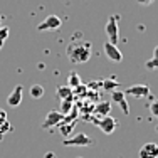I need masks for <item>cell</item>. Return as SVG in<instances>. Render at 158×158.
<instances>
[{
  "instance_id": "obj_19",
  "label": "cell",
  "mask_w": 158,
  "mask_h": 158,
  "mask_svg": "<svg viewBox=\"0 0 158 158\" xmlns=\"http://www.w3.org/2000/svg\"><path fill=\"white\" fill-rule=\"evenodd\" d=\"M146 67H148V69H158V59L152 57L150 61H146Z\"/></svg>"
},
{
  "instance_id": "obj_21",
  "label": "cell",
  "mask_w": 158,
  "mask_h": 158,
  "mask_svg": "<svg viewBox=\"0 0 158 158\" xmlns=\"http://www.w3.org/2000/svg\"><path fill=\"white\" fill-rule=\"evenodd\" d=\"M5 121H9V119H7V111L5 110H0V125L5 123Z\"/></svg>"
},
{
  "instance_id": "obj_13",
  "label": "cell",
  "mask_w": 158,
  "mask_h": 158,
  "mask_svg": "<svg viewBox=\"0 0 158 158\" xmlns=\"http://www.w3.org/2000/svg\"><path fill=\"white\" fill-rule=\"evenodd\" d=\"M57 96L59 99H73L74 93H73V88H69V86H59L57 88Z\"/></svg>"
},
{
  "instance_id": "obj_25",
  "label": "cell",
  "mask_w": 158,
  "mask_h": 158,
  "mask_svg": "<svg viewBox=\"0 0 158 158\" xmlns=\"http://www.w3.org/2000/svg\"><path fill=\"white\" fill-rule=\"evenodd\" d=\"M0 24H2V15H0Z\"/></svg>"
},
{
  "instance_id": "obj_24",
  "label": "cell",
  "mask_w": 158,
  "mask_h": 158,
  "mask_svg": "<svg viewBox=\"0 0 158 158\" xmlns=\"http://www.w3.org/2000/svg\"><path fill=\"white\" fill-rule=\"evenodd\" d=\"M153 57H156V59H158V46L155 47V51H153Z\"/></svg>"
},
{
  "instance_id": "obj_5",
  "label": "cell",
  "mask_w": 158,
  "mask_h": 158,
  "mask_svg": "<svg viewBox=\"0 0 158 158\" xmlns=\"http://www.w3.org/2000/svg\"><path fill=\"white\" fill-rule=\"evenodd\" d=\"M64 118H66V114L61 111H49L47 113V116H46V119H44V123H42V128L44 130H51V128H54V126H57V125H61V123L64 121Z\"/></svg>"
},
{
  "instance_id": "obj_15",
  "label": "cell",
  "mask_w": 158,
  "mask_h": 158,
  "mask_svg": "<svg viewBox=\"0 0 158 158\" xmlns=\"http://www.w3.org/2000/svg\"><path fill=\"white\" fill-rule=\"evenodd\" d=\"M73 108H74V103H73V99H62L61 101V113H64V114H69L71 111H73Z\"/></svg>"
},
{
  "instance_id": "obj_4",
  "label": "cell",
  "mask_w": 158,
  "mask_h": 158,
  "mask_svg": "<svg viewBox=\"0 0 158 158\" xmlns=\"http://www.w3.org/2000/svg\"><path fill=\"white\" fill-rule=\"evenodd\" d=\"M61 25H62V20L57 15H47L39 25H37V31H39V32H44V31H57V29H61Z\"/></svg>"
},
{
  "instance_id": "obj_6",
  "label": "cell",
  "mask_w": 158,
  "mask_h": 158,
  "mask_svg": "<svg viewBox=\"0 0 158 158\" xmlns=\"http://www.w3.org/2000/svg\"><path fill=\"white\" fill-rule=\"evenodd\" d=\"M93 143V138H89L86 133H76L73 138L64 140V146H91Z\"/></svg>"
},
{
  "instance_id": "obj_14",
  "label": "cell",
  "mask_w": 158,
  "mask_h": 158,
  "mask_svg": "<svg viewBox=\"0 0 158 158\" xmlns=\"http://www.w3.org/2000/svg\"><path fill=\"white\" fill-rule=\"evenodd\" d=\"M29 94H31L34 99H40L44 96V88L40 84H32L31 89H29Z\"/></svg>"
},
{
  "instance_id": "obj_23",
  "label": "cell",
  "mask_w": 158,
  "mask_h": 158,
  "mask_svg": "<svg viewBox=\"0 0 158 158\" xmlns=\"http://www.w3.org/2000/svg\"><path fill=\"white\" fill-rule=\"evenodd\" d=\"M110 86H111V88H113V86H118V82H104V88H110Z\"/></svg>"
},
{
  "instance_id": "obj_11",
  "label": "cell",
  "mask_w": 158,
  "mask_h": 158,
  "mask_svg": "<svg viewBox=\"0 0 158 158\" xmlns=\"http://www.w3.org/2000/svg\"><path fill=\"white\" fill-rule=\"evenodd\" d=\"M111 101L113 103H118L125 114H130V108H128V103H126L125 91H111Z\"/></svg>"
},
{
  "instance_id": "obj_18",
  "label": "cell",
  "mask_w": 158,
  "mask_h": 158,
  "mask_svg": "<svg viewBox=\"0 0 158 158\" xmlns=\"http://www.w3.org/2000/svg\"><path fill=\"white\" fill-rule=\"evenodd\" d=\"M10 131H12V125H10L9 121L2 123V125H0V138H2V135H5V133H10Z\"/></svg>"
},
{
  "instance_id": "obj_10",
  "label": "cell",
  "mask_w": 158,
  "mask_h": 158,
  "mask_svg": "<svg viewBox=\"0 0 158 158\" xmlns=\"http://www.w3.org/2000/svg\"><path fill=\"white\" fill-rule=\"evenodd\" d=\"M140 158H158V145L156 143H145L138 152Z\"/></svg>"
},
{
  "instance_id": "obj_2",
  "label": "cell",
  "mask_w": 158,
  "mask_h": 158,
  "mask_svg": "<svg viewBox=\"0 0 158 158\" xmlns=\"http://www.w3.org/2000/svg\"><path fill=\"white\" fill-rule=\"evenodd\" d=\"M89 121L94 123V125L99 128V130L103 131L104 135L114 133L116 126H118V121H116L113 116H101V118H94V119H89Z\"/></svg>"
},
{
  "instance_id": "obj_7",
  "label": "cell",
  "mask_w": 158,
  "mask_h": 158,
  "mask_svg": "<svg viewBox=\"0 0 158 158\" xmlns=\"http://www.w3.org/2000/svg\"><path fill=\"white\" fill-rule=\"evenodd\" d=\"M103 51H104V54H106V57L110 59V61H113V62H121V61H123L121 51L118 49V46H116V44H111L110 40H108V42H104Z\"/></svg>"
},
{
  "instance_id": "obj_3",
  "label": "cell",
  "mask_w": 158,
  "mask_h": 158,
  "mask_svg": "<svg viewBox=\"0 0 158 158\" xmlns=\"http://www.w3.org/2000/svg\"><path fill=\"white\" fill-rule=\"evenodd\" d=\"M118 20L119 17L118 15H111L108 19L106 22V27H104V31H106V35H108V40H110L111 44H116L119 39V25H118Z\"/></svg>"
},
{
  "instance_id": "obj_20",
  "label": "cell",
  "mask_w": 158,
  "mask_h": 158,
  "mask_svg": "<svg viewBox=\"0 0 158 158\" xmlns=\"http://www.w3.org/2000/svg\"><path fill=\"white\" fill-rule=\"evenodd\" d=\"M150 113H152L153 116H156V118H158V99H155L152 104H150Z\"/></svg>"
},
{
  "instance_id": "obj_8",
  "label": "cell",
  "mask_w": 158,
  "mask_h": 158,
  "mask_svg": "<svg viewBox=\"0 0 158 158\" xmlns=\"http://www.w3.org/2000/svg\"><path fill=\"white\" fill-rule=\"evenodd\" d=\"M126 96H133V98H146L150 94V88L146 84H135L125 89Z\"/></svg>"
},
{
  "instance_id": "obj_17",
  "label": "cell",
  "mask_w": 158,
  "mask_h": 158,
  "mask_svg": "<svg viewBox=\"0 0 158 158\" xmlns=\"http://www.w3.org/2000/svg\"><path fill=\"white\" fill-rule=\"evenodd\" d=\"M9 34H10L9 27H0V49L3 47V42L7 40V37H9Z\"/></svg>"
},
{
  "instance_id": "obj_1",
  "label": "cell",
  "mask_w": 158,
  "mask_h": 158,
  "mask_svg": "<svg viewBox=\"0 0 158 158\" xmlns=\"http://www.w3.org/2000/svg\"><path fill=\"white\" fill-rule=\"evenodd\" d=\"M67 57L73 64L88 62L91 57V42L88 40H74L67 47Z\"/></svg>"
},
{
  "instance_id": "obj_22",
  "label": "cell",
  "mask_w": 158,
  "mask_h": 158,
  "mask_svg": "<svg viewBox=\"0 0 158 158\" xmlns=\"http://www.w3.org/2000/svg\"><path fill=\"white\" fill-rule=\"evenodd\" d=\"M153 2L155 0H138V3H141V5H152Z\"/></svg>"
},
{
  "instance_id": "obj_12",
  "label": "cell",
  "mask_w": 158,
  "mask_h": 158,
  "mask_svg": "<svg viewBox=\"0 0 158 158\" xmlns=\"http://www.w3.org/2000/svg\"><path fill=\"white\" fill-rule=\"evenodd\" d=\"M111 101H103V103H98L96 106H94V113L98 116H110V113H111Z\"/></svg>"
},
{
  "instance_id": "obj_9",
  "label": "cell",
  "mask_w": 158,
  "mask_h": 158,
  "mask_svg": "<svg viewBox=\"0 0 158 158\" xmlns=\"http://www.w3.org/2000/svg\"><path fill=\"white\" fill-rule=\"evenodd\" d=\"M22 96H24V88H22V86H15V88H14V91L9 94V98H7V104H9L10 108L20 106Z\"/></svg>"
},
{
  "instance_id": "obj_16",
  "label": "cell",
  "mask_w": 158,
  "mask_h": 158,
  "mask_svg": "<svg viewBox=\"0 0 158 158\" xmlns=\"http://www.w3.org/2000/svg\"><path fill=\"white\" fill-rule=\"evenodd\" d=\"M79 84H81V77H79L77 73H74V71H73V73L69 74V84H67V86L74 89V88H77Z\"/></svg>"
}]
</instances>
